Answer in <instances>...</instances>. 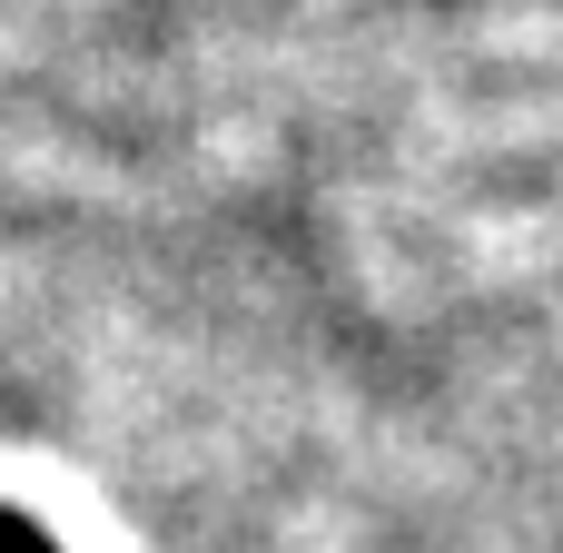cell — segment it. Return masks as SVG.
Instances as JSON below:
<instances>
[{"mask_svg": "<svg viewBox=\"0 0 563 553\" xmlns=\"http://www.w3.org/2000/svg\"><path fill=\"white\" fill-rule=\"evenodd\" d=\"M0 553H49V544H40V534H30L20 515H0Z\"/></svg>", "mask_w": 563, "mask_h": 553, "instance_id": "obj_1", "label": "cell"}]
</instances>
